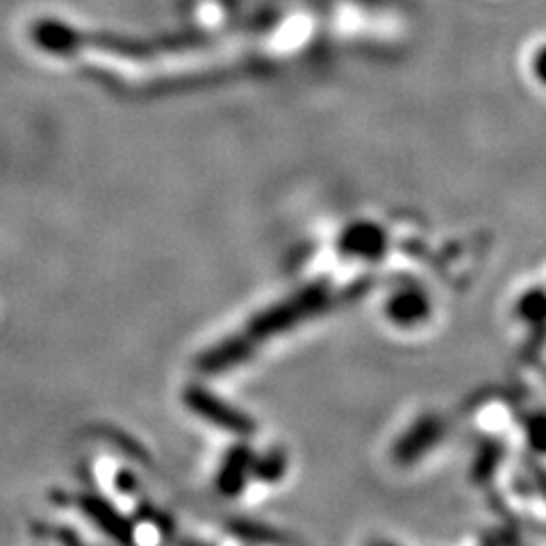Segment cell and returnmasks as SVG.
Masks as SVG:
<instances>
[{
  "label": "cell",
  "mask_w": 546,
  "mask_h": 546,
  "mask_svg": "<svg viewBox=\"0 0 546 546\" xmlns=\"http://www.w3.org/2000/svg\"><path fill=\"white\" fill-rule=\"evenodd\" d=\"M82 506H85L87 517L94 519L96 524H101L105 533H112L114 537H117V540H126V528H121V521H119V517H114L112 508L103 506V503L98 499H85Z\"/></svg>",
  "instance_id": "obj_1"
}]
</instances>
